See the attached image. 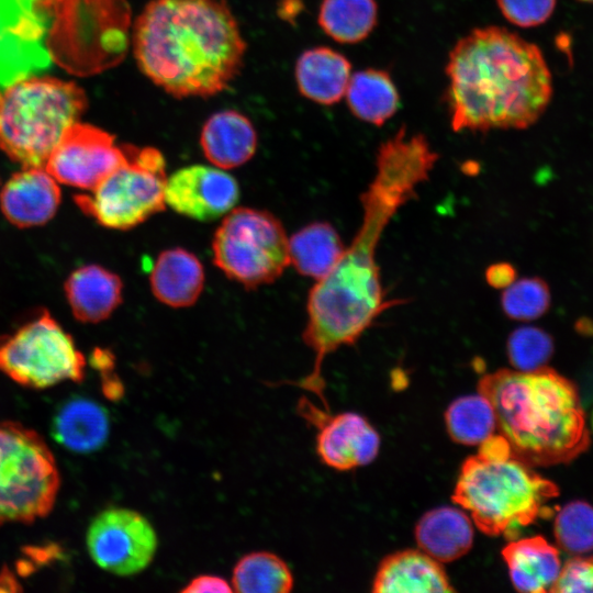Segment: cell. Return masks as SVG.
Wrapping results in <instances>:
<instances>
[{
	"instance_id": "obj_1",
	"label": "cell",
	"mask_w": 593,
	"mask_h": 593,
	"mask_svg": "<svg viewBox=\"0 0 593 593\" xmlns=\"http://www.w3.org/2000/svg\"><path fill=\"white\" fill-rule=\"evenodd\" d=\"M438 158L425 135L410 134L405 126L380 144L373 178L360 197L361 224L332 270L310 291L302 338L314 353L313 368L289 383L312 392L326 410L324 359L356 344L385 310L404 302L385 298L377 249L393 216L416 197Z\"/></svg>"
},
{
	"instance_id": "obj_2",
	"label": "cell",
	"mask_w": 593,
	"mask_h": 593,
	"mask_svg": "<svg viewBox=\"0 0 593 593\" xmlns=\"http://www.w3.org/2000/svg\"><path fill=\"white\" fill-rule=\"evenodd\" d=\"M445 100L455 132L526 128L551 99V75L537 45L502 26L461 37L449 53Z\"/></svg>"
},
{
	"instance_id": "obj_3",
	"label": "cell",
	"mask_w": 593,
	"mask_h": 593,
	"mask_svg": "<svg viewBox=\"0 0 593 593\" xmlns=\"http://www.w3.org/2000/svg\"><path fill=\"white\" fill-rule=\"evenodd\" d=\"M132 43L142 72L177 98L223 91L246 51L224 0H152L135 21Z\"/></svg>"
},
{
	"instance_id": "obj_4",
	"label": "cell",
	"mask_w": 593,
	"mask_h": 593,
	"mask_svg": "<svg viewBox=\"0 0 593 593\" xmlns=\"http://www.w3.org/2000/svg\"><path fill=\"white\" fill-rule=\"evenodd\" d=\"M477 390L492 405L496 433L512 455L530 467L564 463L590 445L585 414L573 382L553 369H499Z\"/></svg>"
},
{
	"instance_id": "obj_5",
	"label": "cell",
	"mask_w": 593,
	"mask_h": 593,
	"mask_svg": "<svg viewBox=\"0 0 593 593\" xmlns=\"http://www.w3.org/2000/svg\"><path fill=\"white\" fill-rule=\"evenodd\" d=\"M558 486L513 455L468 457L451 495L488 536L514 539L518 530L549 515Z\"/></svg>"
},
{
	"instance_id": "obj_6",
	"label": "cell",
	"mask_w": 593,
	"mask_h": 593,
	"mask_svg": "<svg viewBox=\"0 0 593 593\" xmlns=\"http://www.w3.org/2000/svg\"><path fill=\"white\" fill-rule=\"evenodd\" d=\"M87 103L75 82L53 77L27 76L0 88V149L23 168H44Z\"/></svg>"
},
{
	"instance_id": "obj_7",
	"label": "cell",
	"mask_w": 593,
	"mask_h": 593,
	"mask_svg": "<svg viewBox=\"0 0 593 593\" xmlns=\"http://www.w3.org/2000/svg\"><path fill=\"white\" fill-rule=\"evenodd\" d=\"M131 30L126 0H59L47 36L53 63L76 76L100 74L124 59Z\"/></svg>"
},
{
	"instance_id": "obj_8",
	"label": "cell",
	"mask_w": 593,
	"mask_h": 593,
	"mask_svg": "<svg viewBox=\"0 0 593 593\" xmlns=\"http://www.w3.org/2000/svg\"><path fill=\"white\" fill-rule=\"evenodd\" d=\"M59 488V470L44 438L19 422H0V526L44 518Z\"/></svg>"
},
{
	"instance_id": "obj_9",
	"label": "cell",
	"mask_w": 593,
	"mask_h": 593,
	"mask_svg": "<svg viewBox=\"0 0 593 593\" xmlns=\"http://www.w3.org/2000/svg\"><path fill=\"white\" fill-rule=\"evenodd\" d=\"M124 161L89 194L75 197L98 223L115 230L142 224L165 209L166 163L155 147L123 145Z\"/></svg>"
},
{
	"instance_id": "obj_10",
	"label": "cell",
	"mask_w": 593,
	"mask_h": 593,
	"mask_svg": "<svg viewBox=\"0 0 593 593\" xmlns=\"http://www.w3.org/2000/svg\"><path fill=\"white\" fill-rule=\"evenodd\" d=\"M213 261L225 276L246 288L278 279L289 258V238L281 222L265 210L230 211L212 239Z\"/></svg>"
},
{
	"instance_id": "obj_11",
	"label": "cell",
	"mask_w": 593,
	"mask_h": 593,
	"mask_svg": "<svg viewBox=\"0 0 593 593\" xmlns=\"http://www.w3.org/2000/svg\"><path fill=\"white\" fill-rule=\"evenodd\" d=\"M86 358L71 336L43 311L15 332L0 336V371L31 389L80 382Z\"/></svg>"
},
{
	"instance_id": "obj_12",
	"label": "cell",
	"mask_w": 593,
	"mask_h": 593,
	"mask_svg": "<svg viewBox=\"0 0 593 593\" xmlns=\"http://www.w3.org/2000/svg\"><path fill=\"white\" fill-rule=\"evenodd\" d=\"M59 0H0V88L47 68L46 36Z\"/></svg>"
},
{
	"instance_id": "obj_13",
	"label": "cell",
	"mask_w": 593,
	"mask_h": 593,
	"mask_svg": "<svg viewBox=\"0 0 593 593\" xmlns=\"http://www.w3.org/2000/svg\"><path fill=\"white\" fill-rule=\"evenodd\" d=\"M86 544L90 558L100 569L128 577L152 563L158 537L143 514L126 507H109L91 521Z\"/></svg>"
},
{
	"instance_id": "obj_14",
	"label": "cell",
	"mask_w": 593,
	"mask_h": 593,
	"mask_svg": "<svg viewBox=\"0 0 593 593\" xmlns=\"http://www.w3.org/2000/svg\"><path fill=\"white\" fill-rule=\"evenodd\" d=\"M125 159L123 145L110 133L75 122L53 149L45 170L61 183L92 190Z\"/></svg>"
},
{
	"instance_id": "obj_15",
	"label": "cell",
	"mask_w": 593,
	"mask_h": 593,
	"mask_svg": "<svg viewBox=\"0 0 593 593\" xmlns=\"http://www.w3.org/2000/svg\"><path fill=\"white\" fill-rule=\"evenodd\" d=\"M299 413L317 428L316 452L327 467L347 471L371 463L380 450V435L365 416L355 412L331 415L307 400Z\"/></svg>"
},
{
	"instance_id": "obj_16",
	"label": "cell",
	"mask_w": 593,
	"mask_h": 593,
	"mask_svg": "<svg viewBox=\"0 0 593 593\" xmlns=\"http://www.w3.org/2000/svg\"><path fill=\"white\" fill-rule=\"evenodd\" d=\"M239 199L236 179L222 169L191 165L167 178L165 203L175 212L202 222L228 213Z\"/></svg>"
},
{
	"instance_id": "obj_17",
	"label": "cell",
	"mask_w": 593,
	"mask_h": 593,
	"mask_svg": "<svg viewBox=\"0 0 593 593\" xmlns=\"http://www.w3.org/2000/svg\"><path fill=\"white\" fill-rule=\"evenodd\" d=\"M59 202V187L45 168H24L14 174L0 192L1 211L18 227L46 223L56 213Z\"/></svg>"
},
{
	"instance_id": "obj_18",
	"label": "cell",
	"mask_w": 593,
	"mask_h": 593,
	"mask_svg": "<svg viewBox=\"0 0 593 593\" xmlns=\"http://www.w3.org/2000/svg\"><path fill=\"white\" fill-rule=\"evenodd\" d=\"M374 593L455 592L441 564L421 549L388 555L379 563L372 581Z\"/></svg>"
},
{
	"instance_id": "obj_19",
	"label": "cell",
	"mask_w": 593,
	"mask_h": 593,
	"mask_svg": "<svg viewBox=\"0 0 593 593\" xmlns=\"http://www.w3.org/2000/svg\"><path fill=\"white\" fill-rule=\"evenodd\" d=\"M501 553L513 586L524 593L550 592L562 568L558 549L541 536L511 539Z\"/></svg>"
},
{
	"instance_id": "obj_20",
	"label": "cell",
	"mask_w": 593,
	"mask_h": 593,
	"mask_svg": "<svg viewBox=\"0 0 593 593\" xmlns=\"http://www.w3.org/2000/svg\"><path fill=\"white\" fill-rule=\"evenodd\" d=\"M418 548L437 561H455L470 551L474 530L472 519L452 506L435 507L417 521L414 529Z\"/></svg>"
},
{
	"instance_id": "obj_21",
	"label": "cell",
	"mask_w": 593,
	"mask_h": 593,
	"mask_svg": "<svg viewBox=\"0 0 593 593\" xmlns=\"http://www.w3.org/2000/svg\"><path fill=\"white\" fill-rule=\"evenodd\" d=\"M200 144L206 159L216 167L235 168L254 156L257 134L245 115L224 110L212 114L204 123Z\"/></svg>"
},
{
	"instance_id": "obj_22",
	"label": "cell",
	"mask_w": 593,
	"mask_h": 593,
	"mask_svg": "<svg viewBox=\"0 0 593 593\" xmlns=\"http://www.w3.org/2000/svg\"><path fill=\"white\" fill-rule=\"evenodd\" d=\"M122 288L118 275L98 265L78 268L65 283L72 314L85 323L108 318L122 302Z\"/></svg>"
},
{
	"instance_id": "obj_23",
	"label": "cell",
	"mask_w": 593,
	"mask_h": 593,
	"mask_svg": "<svg viewBox=\"0 0 593 593\" xmlns=\"http://www.w3.org/2000/svg\"><path fill=\"white\" fill-rule=\"evenodd\" d=\"M351 64L340 53L325 46L303 52L295 66L299 91L306 99L332 105L345 96Z\"/></svg>"
},
{
	"instance_id": "obj_24",
	"label": "cell",
	"mask_w": 593,
	"mask_h": 593,
	"mask_svg": "<svg viewBox=\"0 0 593 593\" xmlns=\"http://www.w3.org/2000/svg\"><path fill=\"white\" fill-rule=\"evenodd\" d=\"M149 281L158 301L172 307H186L195 303L200 296L204 270L195 255L176 247L159 254Z\"/></svg>"
},
{
	"instance_id": "obj_25",
	"label": "cell",
	"mask_w": 593,
	"mask_h": 593,
	"mask_svg": "<svg viewBox=\"0 0 593 593\" xmlns=\"http://www.w3.org/2000/svg\"><path fill=\"white\" fill-rule=\"evenodd\" d=\"M109 432L107 411L86 398L65 402L56 411L52 423L54 439L66 449L78 454L100 449L107 441Z\"/></svg>"
},
{
	"instance_id": "obj_26",
	"label": "cell",
	"mask_w": 593,
	"mask_h": 593,
	"mask_svg": "<svg viewBox=\"0 0 593 593\" xmlns=\"http://www.w3.org/2000/svg\"><path fill=\"white\" fill-rule=\"evenodd\" d=\"M345 246L328 222H313L289 238L290 264L305 277L320 280L342 256Z\"/></svg>"
},
{
	"instance_id": "obj_27",
	"label": "cell",
	"mask_w": 593,
	"mask_h": 593,
	"mask_svg": "<svg viewBox=\"0 0 593 593\" xmlns=\"http://www.w3.org/2000/svg\"><path fill=\"white\" fill-rule=\"evenodd\" d=\"M350 112L359 120L381 126L392 118L400 103L399 92L390 75L368 68L350 76L346 92Z\"/></svg>"
},
{
	"instance_id": "obj_28",
	"label": "cell",
	"mask_w": 593,
	"mask_h": 593,
	"mask_svg": "<svg viewBox=\"0 0 593 593\" xmlns=\"http://www.w3.org/2000/svg\"><path fill=\"white\" fill-rule=\"evenodd\" d=\"M378 21L376 0H323L318 24L333 40L355 44L367 38Z\"/></svg>"
},
{
	"instance_id": "obj_29",
	"label": "cell",
	"mask_w": 593,
	"mask_h": 593,
	"mask_svg": "<svg viewBox=\"0 0 593 593\" xmlns=\"http://www.w3.org/2000/svg\"><path fill=\"white\" fill-rule=\"evenodd\" d=\"M231 585L239 593H288L294 579L287 562L276 553L253 551L235 564Z\"/></svg>"
},
{
	"instance_id": "obj_30",
	"label": "cell",
	"mask_w": 593,
	"mask_h": 593,
	"mask_svg": "<svg viewBox=\"0 0 593 593\" xmlns=\"http://www.w3.org/2000/svg\"><path fill=\"white\" fill-rule=\"evenodd\" d=\"M445 424L451 440L465 446H479L496 433L493 407L479 392L452 401L445 412Z\"/></svg>"
},
{
	"instance_id": "obj_31",
	"label": "cell",
	"mask_w": 593,
	"mask_h": 593,
	"mask_svg": "<svg viewBox=\"0 0 593 593\" xmlns=\"http://www.w3.org/2000/svg\"><path fill=\"white\" fill-rule=\"evenodd\" d=\"M553 535L559 548L566 552L593 551V505L584 501L566 504L555 517Z\"/></svg>"
},
{
	"instance_id": "obj_32",
	"label": "cell",
	"mask_w": 593,
	"mask_h": 593,
	"mask_svg": "<svg viewBox=\"0 0 593 593\" xmlns=\"http://www.w3.org/2000/svg\"><path fill=\"white\" fill-rule=\"evenodd\" d=\"M501 305L507 317L516 321H532L548 311L550 291L540 278H522L504 288Z\"/></svg>"
},
{
	"instance_id": "obj_33",
	"label": "cell",
	"mask_w": 593,
	"mask_h": 593,
	"mask_svg": "<svg viewBox=\"0 0 593 593\" xmlns=\"http://www.w3.org/2000/svg\"><path fill=\"white\" fill-rule=\"evenodd\" d=\"M506 354L513 369L534 371L546 367L553 354V342L539 327L522 326L510 334Z\"/></svg>"
},
{
	"instance_id": "obj_34",
	"label": "cell",
	"mask_w": 593,
	"mask_h": 593,
	"mask_svg": "<svg viewBox=\"0 0 593 593\" xmlns=\"http://www.w3.org/2000/svg\"><path fill=\"white\" fill-rule=\"evenodd\" d=\"M504 18L521 27L537 26L552 14L556 0H496Z\"/></svg>"
},
{
	"instance_id": "obj_35",
	"label": "cell",
	"mask_w": 593,
	"mask_h": 593,
	"mask_svg": "<svg viewBox=\"0 0 593 593\" xmlns=\"http://www.w3.org/2000/svg\"><path fill=\"white\" fill-rule=\"evenodd\" d=\"M550 592H593V557H575L568 560Z\"/></svg>"
},
{
	"instance_id": "obj_36",
	"label": "cell",
	"mask_w": 593,
	"mask_h": 593,
	"mask_svg": "<svg viewBox=\"0 0 593 593\" xmlns=\"http://www.w3.org/2000/svg\"><path fill=\"white\" fill-rule=\"evenodd\" d=\"M180 592L182 593H231L233 588L224 578L214 574H199L192 578Z\"/></svg>"
},
{
	"instance_id": "obj_37",
	"label": "cell",
	"mask_w": 593,
	"mask_h": 593,
	"mask_svg": "<svg viewBox=\"0 0 593 593\" xmlns=\"http://www.w3.org/2000/svg\"><path fill=\"white\" fill-rule=\"evenodd\" d=\"M516 270L507 262H497L490 266L485 271L488 283L496 289L506 288L515 281Z\"/></svg>"
},
{
	"instance_id": "obj_38",
	"label": "cell",
	"mask_w": 593,
	"mask_h": 593,
	"mask_svg": "<svg viewBox=\"0 0 593 593\" xmlns=\"http://www.w3.org/2000/svg\"><path fill=\"white\" fill-rule=\"evenodd\" d=\"M109 371L102 372V374L104 376L102 390L107 398L111 400H118L123 394V385L115 376H108Z\"/></svg>"
},
{
	"instance_id": "obj_39",
	"label": "cell",
	"mask_w": 593,
	"mask_h": 593,
	"mask_svg": "<svg viewBox=\"0 0 593 593\" xmlns=\"http://www.w3.org/2000/svg\"><path fill=\"white\" fill-rule=\"evenodd\" d=\"M581 1L593 3V0H581Z\"/></svg>"
},
{
	"instance_id": "obj_40",
	"label": "cell",
	"mask_w": 593,
	"mask_h": 593,
	"mask_svg": "<svg viewBox=\"0 0 593 593\" xmlns=\"http://www.w3.org/2000/svg\"><path fill=\"white\" fill-rule=\"evenodd\" d=\"M592 428H593V414H592Z\"/></svg>"
}]
</instances>
